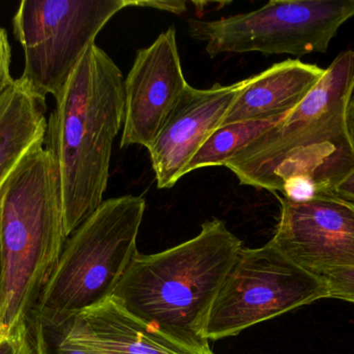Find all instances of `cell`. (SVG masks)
I'll return each instance as SVG.
<instances>
[{
	"instance_id": "4fadbf2b",
	"label": "cell",
	"mask_w": 354,
	"mask_h": 354,
	"mask_svg": "<svg viewBox=\"0 0 354 354\" xmlns=\"http://www.w3.org/2000/svg\"><path fill=\"white\" fill-rule=\"evenodd\" d=\"M326 69L299 60L272 64L248 78L221 126L249 121L283 118L292 112L324 77Z\"/></svg>"
},
{
	"instance_id": "e0dca14e",
	"label": "cell",
	"mask_w": 354,
	"mask_h": 354,
	"mask_svg": "<svg viewBox=\"0 0 354 354\" xmlns=\"http://www.w3.org/2000/svg\"><path fill=\"white\" fill-rule=\"evenodd\" d=\"M319 276L326 285V299L354 303V267L334 268Z\"/></svg>"
},
{
	"instance_id": "3957f363",
	"label": "cell",
	"mask_w": 354,
	"mask_h": 354,
	"mask_svg": "<svg viewBox=\"0 0 354 354\" xmlns=\"http://www.w3.org/2000/svg\"><path fill=\"white\" fill-rule=\"evenodd\" d=\"M68 238L59 168L41 139L0 187V324L8 332L35 315Z\"/></svg>"
},
{
	"instance_id": "ba28073f",
	"label": "cell",
	"mask_w": 354,
	"mask_h": 354,
	"mask_svg": "<svg viewBox=\"0 0 354 354\" xmlns=\"http://www.w3.org/2000/svg\"><path fill=\"white\" fill-rule=\"evenodd\" d=\"M326 299L319 276L291 261L272 241L259 249L241 247L208 314L207 341L243 330Z\"/></svg>"
},
{
	"instance_id": "7c38bea8",
	"label": "cell",
	"mask_w": 354,
	"mask_h": 354,
	"mask_svg": "<svg viewBox=\"0 0 354 354\" xmlns=\"http://www.w3.org/2000/svg\"><path fill=\"white\" fill-rule=\"evenodd\" d=\"M43 322L105 354H214L177 342L124 311L111 297L64 324Z\"/></svg>"
},
{
	"instance_id": "9c48e42d",
	"label": "cell",
	"mask_w": 354,
	"mask_h": 354,
	"mask_svg": "<svg viewBox=\"0 0 354 354\" xmlns=\"http://www.w3.org/2000/svg\"><path fill=\"white\" fill-rule=\"evenodd\" d=\"M278 197L280 222L270 240L277 249L316 276L354 267V203L336 195Z\"/></svg>"
},
{
	"instance_id": "ffe728a7",
	"label": "cell",
	"mask_w": 354,
	"mask_h": 354,
	"mask_svg": "<svg viewBox=\"0 0 354 354\" xmlns=\"http://www.w3.org/2000/svg\"><path fill=\"white\" fill-rule=\"evenodd\" d=\"M130 6H140V8H155L164 12L174 14H183L187 12V3L180 0H130Z\"/></svg>"
},
{
	"instance_id": "ac0fdd59",
	"label": "cell",
	"mask_w": 354,
	"mask_h": 354,
	"mask_svg": "<svg viewBox=\"0 0 354 354\" xmlns=\"http://www.w3.org/2000/svg\"><path fill=\"white\" fill-rule=\"evenodd\" d=\"M41 326L45 341V354H105L93 347L68 340L53 326L43 322Z\"/></svg>"
},
{
	"instance_id": "d6986e66",
	"label": "cell",
	"mask_w": 354,
	"mask_h": 354,
	"mask_svg": "<svg viewBox=\"0 0 354 354\" xmlns=\"http://www.w3.org/2000/svg\"><path fill=\"white\" fill-rule=\"evenodd\" d=\"M10 62L12 48L8 42V33L0 27V98L15 81L10 75Z\"/></svg>"
},
{
	"instance_id": "30bf717a",
	"label": "cell",
	"mask_w": 354,
	"mask_h": 354,
	"mask_svg": "<svg viewBox=\"0 0 354 354\" xmlns=\"http://www.w3.org/2000/svg\"><path fill=\"white\" fill-rule=\"evenodd\" d=\"M177 46L176 27L137 52L124 79V120L120 148L149 149L189 87Z\"/></svg>"
},
{
	"instance_id": "603a6c76",
	"label": "cell",
	"mask_w": 354,
	"mask_h": 354,
	"mask_svg": "<svg viewBox=\"0 0 354 354\" xmlns=\"http://www.w3.org/2000/svg\"><path fill=\"white\" fill-rule=\"evenodd\" d=\"M1 278H2V263H1V245H0V297H1ZM8 330L0 324V339L8 334Z\"/></svg>"
},
{
	"instance_id": "8992f818",
	"label": "cell",
	"mask_w": 354,
	"mask_h": 354,
	"mask_svg": "<svg viewBox=\"0 0 354 354\" xmlns=\"http://www.w3.org/2000/svg\"><path fill=\"white\" fill-rule=\"evenodd\" d=\"M354 17V0H272L252 12L218 20L189 19V35L210 57L326 53L339 29Z\"/></svg>"
},
{
	"instance_id": "2e32d148",
	"label": "cell",
	"mask_w": 354,
	"mask_h": 354,
	"mask_svg": "<svg viewBox=\"0 0 354 354\" xmlns=\"http://www.w3.org/2000/svg\"><path fill=\"white\" fill-rule=\"evenodd\" d=\"M0 354H45L43 326L37 315L0 339Z\"/></svg>"
},
{
	"instance_id": "8fae6325",
	"label": "cell",
	"mask_w": 354,
	"mask_h": 354,
	"mask_svg": "<svg viewBox=\"0 0 354 354\" xmlns=\"http://www.w3.org/2000/svg\"><path fill=\"white\" fill-rule=\"evenodd\" d=\"M247 85L248 78L210 89L189 85L149 149L158 188H171L185 176L194 156L221 127Z\"/></svg>"
},
{
	"instance_id": "9a60e30c",
	"label": "cell",
	"mask_w": 354,
	"mask_h": 354,
	"mask_svg": "<svg viewBox=\"0 0 354 354\" xmlns=\"http://www.w3.org/2000/svg\"><path fill=\"white\" fill-rule=\"evenodd\" d=\"M281 120L249 121L218 127L194 156L185 175L200 168L224 166L237 152L253 143Z\"/></svg>"
},
{
	"instance_id": "5bb4252c",
	"label": "cell",
	"mask_w": 354,
	"mask_h": 354,
	"mask_svg": "<svg viewBox=\"0 0 354 354\" xmlns=\"http://www.w3.org/2000/svg\"><path fill=\"white\" fill-rule=\"evenodd\" d=\"M46 101L15 79L0 98V187L31 145L45 137Z\"/></svg>"
},
{
	"instance_id": "7402d4cb",
	"label": "cell",
	"mask_w": 354,
	"mask_h": 354,
	"mask_svg": "<svg viewBox=\"0 0 354 354\" xmlns=\"http://www.w3.org/2000/svg\"><path fill=\"white\" fill-rule=\"evenodd\" d=\"M347 122H348L349 130H351V136H353L354 141V95L351 98V102H349Z\"/></svg>"
},
{
	"instance_id": "44dd1931",
	"label": "cell",
	"mask_w": 354,
	"mask_h": 354,
	"mask_svg": "<svg viewBox=\"0 0 354 354\" xmlns=\"http://www.w3.org/2000/svg\"><path fill=\"white\" fill-rule=\"evenodd\" d=\"M334 195L345 201L354 203V170L336 187Z\"/></svg>"
},
{
	"instance_id": "6da1fadb",
	"label": "cell",
	"mask_w": 354,
	"mask_h": 354,
	"mask_svg": "<svg viewBox=\"0 0 354 354\" xmlns=\"http://www.w3.org/2000/svg\"><path fill=\"white\" fill-rule=\"evenodd\" d=\"M354 93V50L341 52L307 97L225 163L241 185L301 201L335 195L354 170L347 122Z\"/></svg>"
},
{
	"instance_id": "7a4b0ae2",
	"label": "cell",
	"mask_w": 354,
	"mask_h": 354,
	"mask_svg": "<svg viewBox=\"0 0 354 354\" xmlns=\"http://www.w3.org/2000/svg\"><path fill=\"white\" fill-rule=\"evenodd\" d=\"M124 83L115 62L93 43L54 97L44 145L59 168L68 237L104 202L112 148L124 125Z\"/></svg>"
},
{
	"instance_id": "277c9868",
	"label": "cell",
	"mask_w": 354,
	"mask_h": 354,
	"mask_svg": "<svg viewBox=\"0 0 354 354\" xmlns=\"http://www.w3.org/2000/svg\"><path fill=\"white\" fill-rule=\"evenodd\" d=\"M241 247L223 220H207L197 236L172 249L138 253L112 297L177 342L210 348L204 336L208 314Z\"/></svg>"
},
{
	"instance_id": "52a82bcc",
	"label": "cell",
	"mask_w": 354,
	"mask_h": 354,
	"mask_svg": "<svg viewBox=\"0 0 354 354\" xmlns=\"http://www.w3.org/2000/svg\"><path fill=\"white\" fill-rule=\"evenodd\" d=\"M130 0H24L12 18L24 51L20 78L46 101L55 97L105 25Z\"/></svg>"
},
{
	"instance_id": "5b68a950",
	"label": "cell",
	"mask_w": 354,
	"mask_h": 354,
	"mask_svg": "<svg viewBox=\"0 0 354 354\" xmlns=\"http://www.w3.org/2000/svg\"><path fill=\"white\" fill-rule=\"evenodd\" d=\"M147 202L140 195L106 200L68 237L37 306V317L64 324L111 299L133 259Z\"/></svg>"
}]
</instances>
